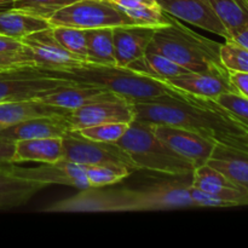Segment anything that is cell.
Segmentation results:
<instances>
[{"label": "cell", "mask_w": 248, "mask_h": 248, "mask_svg": "<svg viewBox=\"0 0 248 248\" xmlns=\"http://www.w3.org/2000/svg\"><path fill=\"white\" fill-rule=\"evenodd\" d=\"M135 120L186 128L216 144L239 148L248 135V125L211 98L176 89L172 93L148 101L132 102Z\"/></svg>", "instance_id": "6da1fadb"}, {"label": "cell", "mask_w": 248, "mask_h": 248, "mask_svg": "<svg viewBox=\"0 0 248 248\" xmlns=\"http://www.w3.org/2000/svg\"><path fill=\"white\" fill-rule=\"evenodd\" d=\"M148 51L167 58L195 73L229 74L220 60V43L206 38L167 15V24L155 28Z\"/></svg>", "instance_id": "7a4b0ae2"}, {"label": "cell", "mask_w": 248, "mask_h": 248, "mask_svg": "<svg viewBox=\"0 0 248 248\" xmlns=\"http://www.w3.org/2000/svg\"><path fill=\"white\" fill-rule=\"evenodd\" d=\"M50 73L75 84L101 87L130 102L154 99L176 91L170 82L118 65L85 62L72 69L50 70Z\"/></svg>", "instance_id": "3957f363"}, {"label": "cell", "mask_w": 248, "mask_h": 248, "mask_svg": "<svg viewBox=\"0 0 248 248\" xmlns=\"http://www.w3.org/2000/svg\"><path fill=\"white\" fill-rule=\"evenodd\" d=\"M118 144L125 150L142 171L162 173L171 177L190 176L194 166L179 156L153 131V125L140 120H133Z\"/></svg>", "instance_id": "277c9868"}, {"label": "cell", "mask_w": 248, "mask_h": 248, "mask_svg": "<svg viewBox=\"0 0 248 248\" xmlns=\"http://www.w3.org/2000/svg\"><path fill=\"white\" fill-rule=\"evenodd\" d=\"M52 213H106L138 211V190L127 188L89 186L79 194L43 210Z\"/></svg>", "instance_id": "5b68a950"}, {"label": "cell", "mask_w": 248, "mask_h": 248, "mask_svg": "<svg viewBox=\"0 0 248 248\" xmlns=\"http://www.w3.org/2000/svg\"><path fill=\"white\" fill-rule=\"evenodd\" d=\"M73 85L78 84L35 65L2 69L0 70V103L35 101L39 97Z\"/></svg>", "instance_id": "8992f818"}, {"label": "cell", "mask_w": 248, "mask_h": 248, "mask_svg": "<svg viewBox=\"0 0 248 248\" xmlns=\"http://www.w3.org/2000/svg\"><path fill=\"white\" fill-rule=\"evenodd\" d=\"M51 26H67L80 29L138 26L120 7L109 0H78L58 10L50 19Z\"/></svg>", "instance_id": "52a82bcc"}, {"label": "cell", "mask_w": 248, "mask_h": 248, "mask_svg": "<svg viewBox=\"0 0 248 248\" xmlns=\"http://www.w3.org/2000/svg\"><path fill=\"white\" fill-rule=\"evenodd\" d=\"M63 159L81 166L123 165L137 171L135 162L118 143H103L84 137L79 131H68L62 137Z\"/></svg>", "instance_id": "ba28073f"}, {"label": "cell", "mask_w": 248, "mask_h": 248, "mask_svg": "<svg viewBox=\"0 0 248 248\" xmlns=\"http://www.w3.org/2000/svg\"><path fill=\"white\" fill-rule=\"evenodd\" d=\"M152 125L156 137L179 156L188 160L194 169L207 164L217 145L212 140H206L202 136L186 128L165 124Z\"/></svg>", "instance_id": "9c48e42d"}, {"label": "cell", "mask_w": 248, "mask_h": 248, "mask_svg": "<svg viewBox=\"0 0 248 248\" xmlns=\"http://www.w3.org/2000/svg\"><path fill=\"white\" fill-rule=\"evenodd\" d=\"M67 118L70 130L80 131L102 124H131L135 120V109L132 102L125 98L98 101L70 110Z\"/></svg>", "instance_id": "30bf717a"}, {"label": "cell", "mask_w": 248, "mask_h": 248, "mask_svg": "<svg viewBox=\"0 0 248 248\" xmlns=\"http://www.w3.org/2000/svg\"><path fill=\"white\" fill-rule=\"evenodd\" d=\"M31 50L35 67L46 70H67L82 64L86 61L68 52L52 33V27L35 31L22 39Z\"/></svg>", "instance_id": "8fae6325"}, {"label": "cell", "mask_w": 248, "mask_h": 248, "mask_svg": "<svg viewBox=\"0 0 248 248\" xmlns=\"http://www.w3.org/2000/svg\"><path fill=\"white\" fill-rule=\"evenodd\" d=\"M11 170L14 174L23 179L33 182H40L47 186L60 184L77 188L79 190L89 188L85 166L75 162L60 160L51 164H41L38 167H18L11 164Z\"/></svg>", "instance_id": "7c38bea8"}, {"label": "cell", "mask_w": 248, "mask_h": 248, "mask_svg": "<svg viewBox=\"0 0 248 248\" xmlns=\"http://www.w3.org/2000/svg\"><path fill=\"white\" fill-rule=\"evenodd\" d=\"M162 11L191 26L229 39L227 29L216 15L210 0H157Z\"/></svg>", "instance_id": "4fadbf2b"}, {"label": "cell", "mask_w": 248, "mask_h": 248, "mask_svg": "<svg viewBox=\"0 0 248 248\" xmlns=\"http://www.w3.org/2000/svg\"><path fill=\"white\" fill-rule=\"evenodd\" d=\"M189 183L160 182L138 190V211L177 210L195 207L189 193Z\"/></svg>", "instance_id": "5bb4252c"}, {"label": "cell", "mask_w": 248, "mask_h": 248, "mask_svg": "<svg viewBox=\"0 0 248 248\" xmlns=\"http://www.w3.org/2000/svg\"><path fill=\"white\" fill-rule=\"evenodd\" d=\"M190 178L193 188L223 199L229 207L248 206V191L240 188L211 165L205 164L194 169Z\"/></svg>", "instance_id": "9a60e30c"}, {"label": "cell", "mask_w": 248, "mask_h": 248, "mask_svg": "<svg viewBox=\"0 0 248 248\" xmlns=\"http://www.w3.org/2000/svg\"><path fill=\"white\" fill-rule=\"evenodd\" d=\"M68 114L39 116L22 121L6 130L0 131V140L16 143L19 140L39 138H62L68 131H70Z\"/></svg>", "instance_id": "2e32d148"}, {"label": "cell", "mask_w": 248, "mask_h": 248, "mask_svg": "<svg viewBox=\"0 0 248 248\" xmlns=\"http://www.w3.org/2000/svg\"><path fill=\"white\" fill-rule=\"evenodd\" d=\"M154 27L118 26L113 28L114 55L118 67H127L148 51Z\"/></svg>", "instance_id": "e0dca14e"}, {"label": "cell", "mask_w": 248, "mask_h": 248, "mask_svg": "<svg viewBox=\"0 0 248 248\" xmlns=\"http://www.w3.org/2000/svg\"><path fill=\"white\" fill-rule=\"evenodd\" d=\"M167 82L186 93L211 99H216L218 96L228 92H236L230 81V73L218 74V73L188 72L169 80Z\"/></svg>", "instance_id": "ac0fdd59"}, {"label": "cell", "mask_w": 248, "mask_h": 248, "mask_svg": "<svg viewBox=\"0 0 248 248\" xmlns=\"http://www.w3.org/2000/svg\"><path fill=\"white\" fill-rule=\"evenodd\" d=\"M47 186L45 183L17 177L12 172L11 162H0V211L23 206Z\"/></svg>", "instance_id": "d6986e66"}, {"label": "cell", "mask_w": 248, "mask_h": 248, "mask_svg": "<svg viewBox=\"0 0 248 248\" xmlns=\"http://www.w3.org/2000/svg\"><path fill=\"white\" fill-rule=\"evenodd\" d=\"M118 98H121V97L113 92L101 89V87L78 84L56 90L51 93L39 97L35 101L70 111L86 106V104L93 103V102L111 101V99Z\"/></svg>", "instance_id": "ffe728a7"}, {"label": "cell", "mask_w": 248, "mask_h": 248, "mask_svg": "<svg viewBox=\"0 0 248 248\" xmlns=\"http://www.w3.org/2000/svg\"><path fill=\"white\" fill-rule=\"evenodd\" d=\"M208 165L248 191V150L228 145H216Z\"/></svg>", "instance_id": "44dd1931"}, {"label": "cell", "mask_w": 248, "mask_h": 248, "mask_svg": "<svg viewBox=\"0 0 248 248\" xmlns=\"http://www.w3.org/2000/svg\"><path fill=\"white\" fill-rule=\"evenodd\" d=\"M63 159L62 138H39L15 143L12 164L39 162L51 164Z\"/></svg>", "instance_id": "7402d4cb"}, {"label": "cell", "mask_w": 248, "mask_h": 248, "mask_svg": "<svg viewBox=\"0 0 248 248\" xmlns=\"http://www.w3.org/2000/svg\"><path fill=\"white\" fill-rule=\"evenodd\" d=\"M69 110L39 101L4 102L0 103V131L29 119L47 115H65Z\"/></svg>", "instance_id": "603a6c76"}, {"label": "cell", "mask_w": 248, "mask_h": 248, "mask_svg": "<svg viewBox=\"0 0 248 248\" xmlns=\"http://www.w3.org/2000/svg\"><path fill=\"white\" fill-rule=\"evenodd\" d=\"M48 27H51V24L47 19L33 16L14 7L0 11V35L22 40L24 36Z\"/></svg>", "instance_id": "cb8c5ba5"}, {"label": "cell", "mask_w": 248, "mask_h": 248, "mask_svg": "<svg viewBox=\"0 0 248 248\" xmlns=\"http://www.w3.org/2000/svg\"><path fill=\"white\" fill-rule=\"evenodd\" d=\"M126 68L142 73L148 77L155 78V79L164 80V81H169L178 75L189 72L188 69L177 64L166 56L154 52V51H147L142 57L133 61Z\"/></svg>", "instance_id": "d4e9b609"}, {"label": "cell", "mask_w": 248, "mask_h": 248, "mask_svg": "<svg viewBox=\"0 0 248 248\" xmlns=\"http://www.w3.org/2000/svg\"><path fill=\"white\" fill-rule=\"evenodd\" d=\"M120 7L138 26L161 27L167 24V14L157 0H109Z\"/></svg>", "instance_id": "484cf974"}, {"label": "cell", "mask_w": 248, "mask_h": 248, "mask_svg": "<svg viewBox=\"0 0 248 248\" xmlns=\"http://www.w3.org/2000/svg\"><path fill=\"white\" fill-rule=\"evenodd\" d=\"M87 62L116 65L114 55L113 28L87 29Z\"/></svg>", "instance_id": "4316f807"}, {"label": "cell", "mask_w": 248, "mask_h": 248, "mask_svg": "<svg viewBox=\"0 0 248 248\" xmlns=\"http://www.w3.org/2000/svg\"><path fill=\"white\" fill-rule=\"evenodd\" d=\"M210 2L227 29L229 39L248 26V0H210Z\"/></svg>", "instance_id": "83f0119b"}, {"label": "cell", "mask_w": 248, "mask_h": 248, "mask_svg": "<svg viewBox=\"0 0 248 248\" xmlns=\"http://www.w3.org/2000/svg\"><path fill=\"white\" fill-rule=\"evenodd\" d=\"M133 170L123 165H92L85 166L87 182L90 186H110L127 178Z\"/></svg>", "instance_id": "f1b7e54d"}, {"label": "cell", "mask_w": 248, "mask_h": 248, "mask_svg": "<svg viewBox=\"0 0 248 248\" xmlns=\"http://www.w3.org/2000/svg\"><path fill=\"white\" fill-rule=\"evenodd\" d=\"M56 40L73 55L87 62V31L67 26H51Z\"/></svg>", "instance_id": "f546056e"}, {"label": "cell", "mask_w": 248, "mask_h": 248, "mask_svg": "<svg viewBox=\"0 0 248 248\" xmlns=\"http://www.w3.org/2000/svg\"><path fill=\"white\" fill-rule=\"evenodd\" d=\"M75 1L78 0H16L12 7L48 21L58 10Z\"/></svg>", "instance_id": "4dcf8cb0"}, {"label": "cell", "mask_w": 248, "mask_h": 248, "mask_svg": "<svg viewBox=\"0 0 248 248\" xmlns=\"http://www.w3.org/2000/svg\"><path fill=\"white\" fill-rule=\"evenodd\" d=\"M220 60L229 72L247 73L248 74V48L232 40L220 44Z\"/></svg>", "instance_id": "1f68e13d"}, {"label": "cell", "mask_w": 248, "mask_h": 248, "mask_svg": "<svg viewBox=\"0 0 248 248\" xmlns=\"http://www.w3.org/2000/svg\"><path fill=\"white\" fill-rule=\"evenodd\" d=\"M128 126H130V124L126 123L102 124V125L82 128L79 132L84 137L92 140H97V142L118 143L120 138L126 133Z\"/></svg>", "instance_id": "d6a6232c"}, {"label": "cell", "mask_w": 248, "mask_h": 248, "mask_svg": "<svg viewBox=\"0 0 248 248\" xmlns=\"http://www.w3.org/2000/svg\"><path fill=\"white\" fill-rule=\"evenodd\" d=\"M217 103L224 107L229 111H232L234 115L241 119L245 124L248 125V98L242 96L239 92H228L218 96L215 99Z\"/></svg>", "instance_id": "836d02e7"}, {"label": "cell", "mask_w": 248, "mask_h": 248, "mask_svg": "<svg viewBox=\"0 0 248 248\" xmlns=\"http://www.w3.org/2000/svg\"><path fill=\"white\" fill-rule=\"evenodd\" d=\"M23 65H34L29 48L26 53H18V55H1L0 53V70L23 67Z\"/></svg>", "instance_id": "e575fe53"}, {"label": "cell", "mask_w": 248, "mask_h": 248, "mask_svg": "<svg viewBox=\"0 0 248 248\" xmlns=\"http://www.w3.org/2000/svg\"><path fill=\"white\" fill-rule=\"evenodd\" d=\"M28 46L22 43V40L0 35V53L1 55H18L26 53Z\"/></svg>", "instance_id": "d590c367"}, {"label": "cell", "mask_w": 248, "mask_h": 248, "mask_svg": "<svg viewBox=\"0 0 248 248\" xmlns=\"http://www.w3.org/2000/svg\"><path fill=\"white\" fill-rule=\"evenodd\" d=\"M230 81L236 92L248 98V74L247 73L230 72Z\"/></svg>", "instance_id": "8d00e7d4"}, {"label": "cell", "mask_w": 248, "mask_h": 248, "mask_svg": "<svg viewBox=\"0 0 248 248\" xmlns=\"http://www.w3.org/2000/svg\"><path fill=\"white\" fill-rule=\"evenodd\" d=\"M15 153V143L0 140V162H11Z\"/></svg>", "instance_id": "74e56055"}, {"label": "cell", "mask_w": 248, "mask_h": 248, "mask_svg": "<svg viewBox=\"0 0 248 248\" xmlns=\"http://www.w3.org/2000/svg\"><path fill=\"white\" fill-rule=\"evenodd\" d=\"M228 40L234 41V43L239 44V45L248 48V26L246 27V28L241 29L239 33H236L235 35H232V38L228 39Z\"/></svg>", "instance_id": "f35d334b"}, {"label": "cell", "mask_w": 248, "mask_h": 248, "mask_svg": "<svg viewBox=\"0 0 248 248\" xmlns=\"http://www.w3.org/2000/svg\"><path fill=\"white\" fill-rule=\"evenodd\" d=\"M240 149H247L248 150V135L244 136L240 140V145H239Z\"/></svg>", "instance_id": "ab89813d"}, {"label": "cell", "mask_w": 248, "mask_h": 248, "mask_svg": "<svg viewBox=\"0 0 248 248\" xmlns=\"http://www.w3.org/2000/svg\"><path fill=\"white\" fill-rule=\"evenodd\" d=\"M16 0H0V7L6 6V5H12Z\"/></svg>", "instance_id": "60d3db41"}]
</instances>
